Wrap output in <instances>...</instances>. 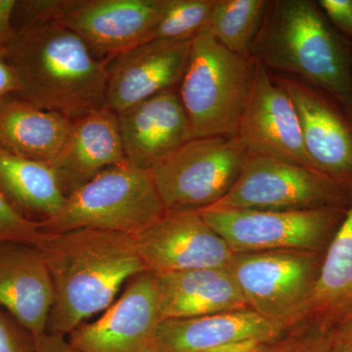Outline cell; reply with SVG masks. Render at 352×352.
Instances as JSON below:
<instances>
[{"label": "cell", "instance_id": "cell-1", "mask_svg": "<svg viewBox=\"0 0 352 352\" xmlns=\"http://www.w3.org/2000/svg\"><path fill=\"white\" fill-rule=\"evenodd\" d=\"M34 245L47 265L54 292L47 333L64 337L103 312L129 279L147 271L129 234L41 232Z\"/></svg>", "mask_w": 352, "mask_h": 352}, {"label": "cell", "instance_id": "cell-2", "mask_svg": "<svg viewBox=\"0 0 352 352\" xmlns=\"http://www.w3.org/2000/svg\"><path fill=\"white\" fill-rule=\"evenodd\" d=\"M4 57L17 78L14 95L41 110L75 120L106 107L108 60L58 23L15 28Z\"/></svg>", "mask_w": 352, "mask_h": 352}, {"label": "cell", "instance_id": "cell-3", "mask_svg": "<svg viewBox=\"0 0 352 352\" xmlns=\"http://www.w3.org/2000/svg\"><path fill=\"white\" fill-rule=\"evenodd\" d=\"M252 56L266 68L302 76L352 116V43L316 2L270 1Z\"/></svg>", "mask_w": 352, "mask_h": 352}, {"label": "cell", "instance_id": "cell-4", "mask_svg": "<svg viewBox=\"0 0 352 352\" xmlns=\"http://www.w3.org/2000/svg\"><path fill=\"white\" fill-rule=\"evenodd\" d=\"M254 69V57L227 50L208 25L191 39L188 61L178 85L190 139L237 135Z\"/></svg>", "mask_w": 352, "mask_h": 352}, {"label": "cell", "instance_id": "cell-5", "mask_svg": "<svg viewBox=\"0 0 352 352\" xmlns=\"http://www.w3.org/2000/svg\"><path fill=\"white\" fill-rule=\"evenodd\" d=\"M166 212L150 171L126 163L111 166L67 196L55 217L39 221L41 232L78 229L134 234Z\"/></svg>", "mask_w": 352, "mask_h": 352}, {"label": "cell", "instance_id": "cell-6", "mask_svg": "<svg viewBox=\"0 0 352 352\" xmlns=\"http://www.w3.org/2000/svg\"><path fill=\"white\" fill-rule=\"evenodd\" d=\"M323 256L300 250L234 252L227 270L249 308L292 331L302 326Z\"/></svg>", "mask_w": 352, "mask_h": 352}, {"label": "cell", "instance_id": "cell-7", "mask_svg": "<svg viewBox=\"0 0 352 352\" xmlns=\"http://www.w3.org/2000/svg\"><path fill=\"white\" fill-rule=\"evenodd\" d=\"M248 155L237 135L190 139L150 170L166 212L214 207L237 182Z\"/></svg>", "mask_w": 352, "mask_h": 352}, {"label": "cell", "instance_id": "cell-8", "mask_svg": "<svg viewBox=\"0 0 352 352\" xmlns=\"http://www.w3.org/2000/svg\"><path fill=\"white\" fill-rule=\"evenodd\" d=\"M347 208L305 210L208 208L199 212L233 252L278 250L325 252L346 217Z\"/></svg>", "mask_w": 352, "mask_h": 352}, {"label": "cell", "instance_id": "cell-9", "mask_svg": "<svg viewBox=\"0 0 352 352\" xmlns=\"http://www.w3.org/2000/svg\"><path fill=\"white\" fill-rule=\"evenodd\" d=\"M352 192L318 170L263 155H248L237 182L214 207L305 210L347 208Z\"/></svg>", "mask_w": 352, "mask_h": 352}, {"label": "cell", "instance_id": "cell-10", "mask_svg": "<svg viewBox=\"0 0 352 352\" xmlns=\"http://www.w3.org/2000/svg\"><path fill=\"white\" fill-rule=\"evenodd\" d=\"M161 322L156 276L145 271L127 281L98 319L78 326L68 340L80 352H157Z\"/></svg>", "mask_w": 352, "mask_h": 352}, {"label": "cell", "instance_id": "cell-11", "mask_svg": "<svg viewBox=\"0 0 352 352\" xmlns=\"http://www.w3.org/2000/svg\"><path fill=\"white\" fill-rule=\"evenodd\" d=\"M132 236L146 270L154 274L226 268L234 254L199 210L166 212Z\"/></svg>", "mask_w": 352, "mask_h": 352}, {"label": "cell", "instance_id": "cell-12", "mask_svg": "<svg viewBox=\"0 0 352 352\" xmlns=\"http://www.w3.org/2000/svg\"><path fill=\"white\" fill-rule=\"evenodd\" d=\"M275 80L298 113L303 144L314 170L352 192V116L319 88L289 78Z\"/></svg>", "mask_w": 352, "mask_h": 352}, {"label": "cell", "instance_id": "cell-13", "mask_svg": "<svg viewBox=\"0 0 352 352\" xmlns=\"http://www.w3.org/2000/svg\"><path fill=\"white\" fill-rule=\"evenodd\" d=\"M237 136L250 154L277 157L314 168L305 151L293 100L256 58L251 92Z\"/></svg>", "mask_w": 352, "mask_h": 352}, {"label": "cell", "instance_id": "cell-14", "mask_svg": "<svg viewBox=\"0 0 352 352\" xmlns=\"http://www.w3.org/2000/svg\"><path fill=\"white\" fill-rule=\"evenodd\" d=\"M166 0H71L58 24L109 61L148 43Z\"/></svg>", "mask_w": 352, "mask_h": 352}, {"label": "cell", "instance_id": "cell-15", "mask_svg": "<svg viewBox=\"0 0 352 352\" xmlns=\"http://www.w3.org/2000/svg\"><path fill=\"white\" fill-rule=\"evenodd\" d=\"M190 41H152L108 64L106 107L120 115L155 95L175 89L188 61Z\"/></svg>", "mask_w": 352, "mask_h": 352}, {"label": "cell", "instance_id": "cell-16", "mask_svg": "<svg viewBox=\"0 0 352 352\" xmlns=\"http://www.w3.org/2000/svg\"><path fill=\"white\" fill-rule=\"evenodd\" d=\"M127 163L150 171L190 140L179 95L166 90L118 115Z\"/></svg>", "mask_w": 352, "mask_h": 352}, {"label": "cell", "instance_id": "cell-17", "mask_svg": "<svg viewBox=\"0 0 352 352\" xmlns=\"http://www.w3.org/2000/svg\"><path fill=\"white\" fill-rule=\"evenodd\" d=\"M288 332L251 308L166 319L157 329V352H210L233 344H265Z\"/></svg>", "mask_w": 352, "mask_h": 352}, {"label": "cell", "instance_id": "cell-18", "mask_svg": "<svg viewBox=\"0 0 352 352\" xmlns=\"http://www.w3.org/2000/svg\"><path fill=\"white\" fill-rule=\"evenodd\" d=\"M126 162L119 117L104 107L72 120L66 140L50 164L69 196L102 171Z\"/></svg>", "mask_w": 352, "mask_h": 352}, {"label": "cell", "instance_id": "cell-19", "mask_svg": "<svg viewBox=\"0 0 352 352\" xmlns=\"http://www.w3.org/2000/svg\"><path fill=\"white\" fill-rule=\"evenodd\" d=\"M54 300L50 270L34 245H0V307L41 339Z\"/></svg>", "mask_w": 352, "mask_h": 352}, {"label": "cell", "instance_id": "cell-20", "mask_svg": "<svg viewBox=\"0 0 352 352\" xmlns=\"http://www.w3.org/2000/svg\"><path fill=\"white\" fill-rule=\"evenodd\" d=\"M155 276L162 320L249 308L227 267L201 268Z\"/></svg>", "mask_w": 352, "mask_h": 352}, {"label": "cell", "instance_id": "cell-21", "mask_svg": "<svg viewBox=\"0 0 352 352\" xmlns=\"http://www.w3.org/2000/svg\"><path fill=\"white\" fill-rule=\"evenodd\" d=\"M352 318V196L346 217L324 252L302 326L329 333Z\"/></svg>", "mask_w": 352, "mask_h": 352}, {"label": "cell", "instance_id": "cell-22", "mask_svg": "<svg viewBox=\"0 0 352 352\" xmlns=\"http://www.w3.org/2000/svg\"><path fill=\"white\" fill-rule=\"evenodd\" d=\"M71 122L10 95L0 102V149L50 164L61 150Z\"/></svg>", "mask_w": 352, "mask_h": 352}, {"label": "cell", "instance_id": "cell-23", "mask_svg": "<svg viewBox=\"0 0 352 352\" xmlns=\"http://www.w3.org/2000/svg\"><path fill=\"white\" fill-rule=\"evenodd\" d=\"M0 191L21 214L55 217L66 201L50 164L0 149Z\"/></svg>", "mask_w": 352, "mask_h": 352}, {"label": "cell", "instance_id": "cell-24", "mask_svg": "<svg viewBox=\"0 0 352 352\" xmlns=\"http://www.w3.org/2000/svg\"><path fill=\"white\" fill-rule=\"evenodd\" d=\"M266 0H215L210 32L220 45L244 57L252 50L267 12Z\"/></svg>", "mask_w": 352, "mask_h": 352}, {"label": "cell", "instance_id": "cell-25", "mask_svg": "<svg viewBox=\"0 0 352 352\" xmlns=\"http://www.w3.org/2000/svg\"><path fill=\"white\" fill-rule=\"evenodd\" d=\"M215 0H166L150 41H190L210 25Z\"/></svg>", "mask_w": 352, "mask_h": 352}, {"label": "cell", "instance_id": "cell-26", "mask_svg": "<svg viewBox=\"0 0 352 352\" xmlns=\"http://www.w3.org/2000/svg\"><path fill=\"white\" fill-rule=\"evenodd\" d=\"M41 232L39 221L21 214L0 191V245L17 243L34 245Z\"/></svg>", "mask_w": 352, "mask_h": 352}, {"label": "cell", "instance_id": "cell-27", "mask_svg": "<svg viewBox=\"0 0 352 352\" xmlns=\"http://www.w3.org/2000/svg\"><path fill=\"white\" fill-rule=\"evenodd\" d=\"M250 352H330L328 333L300 326Z\"/></svg>", "mask_w": 352, "mask_h": 352}, {"label": "cell", "instance_id": "cell-28", "mask_svg": "<svg viewBox=\"0 0 352 352\" xmlns=\"http://www.w3.org/2000/svg\"><path fill=\"white\" fill-rule=\"evenodd\" d=\"M71 0H20L16 3L13 22L15 28L57 23Z\"/></svg>", "mask_w": 352, "mask_h": 352}, {"label": "cell", "instance_id": "cell-29", "mask_svg": "<svg viewBox=\"0 0 352 352\" xmlns=\"http://www.w3.org/2000/svg\"><path fill=\"white\" fill-rule=\"evenodd\" d=\"M36 342L19 322L0 309V352H34Z\"/></svg>", "mask_w": 352, "mask_h": 352}, {"label": "cell", "instance_id": "cell-30", "mask_svg": "<svg viewBox=\"0 0 352 352\" xmlns=\"http://www.w3.org/2000/svg\"><path fill=\"white\" fill-rule=\"evenodd\" d=\"M316 3L336 31L352 39V0H318Z\"/></svg>", "mask_w": 352, "mask_h": 352}, {"label": "cell", "instance_id": "cell-31", "mask_svg": "<svg viewBox=\"0 0 352 352\" xmlns=\"http://www.w3.org/2000/svg\"><path fill=\"white\" fill-rule=\"evenodd\" d=\"M17 0H0V54H4L7 43L15 32L14 10Z\"/></svg>", "mask_w": 352, "mask_h": 352}, {"label": "cell", "instance_id": "cell-32", "mask_svg": "<svg viewBox=\"0 0 352 352\" xmlns=\"http://www.w3.org/2000/svg\"><path fill=\"white\" fill-rule=\"evenodd\" d=\"M330 352H352V318L328 333Z\"/></svg>", "mask_w": 352, "mask_h": 352}, {"label": "cell", "instance_id": "cell-33", "mask_svg": "<svg viewBox=\"0 0 352 352\" xmlns=\"http://www.w3.org/2000/svg\"><path fill=\"white\" fill-rule=\"evenodd\" d=\"M34 352H80L69 344L68 338L47 333L36 342Z\"/></svg>", "mask_w": 352, "mask_h": 352}, {"label": "cell", "instance_id": "cell-34", "mask_svg": "<svg viewBox=\"0 0 352 352\" xmlns=\"http://www.w3.org/2000/svg\"><path fill=\"white\" fill-rule=\"evenodd\" d=\"M18 82L10 65L4 54H0V102L17 92Z\"/></svg>", "mask_w": 352, "mask_h": 352}]
</instances>
